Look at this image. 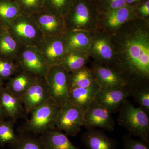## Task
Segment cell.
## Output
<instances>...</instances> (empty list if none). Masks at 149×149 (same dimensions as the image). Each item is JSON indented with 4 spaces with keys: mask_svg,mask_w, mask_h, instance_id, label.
Returning a JSON list of instances; mask_svg holds the SVG:
<instances>
[{
    "mask_svg": "<svg viewBox=\"0 0 149 149\" xmlns=\"http://www.w3.org/2000/svg\"><path fill=\"white\" fill-rule=\"evenodd\" d=\"M114 59L111 67L129 91L149 85V19L129 21L110 35Z\"/></svg>",
    "mask_w": 149,
    "mask_h": 149,
    "instance_id": "cell-1",
    "label": "cell"
},
{
    "mask_svg": "<svg viewBox=\"0 0 149 149\" xmlns=\"http://www.w3.org/2000/svg\"><path fill=\"white\" fill-rule=\"evenodd\" d=\"M100 15L94 1L75 0L63 18L66 31L98 30Z\"/></svg>",
    "mask_w": 149,
    "mask_h": 149,
    "instance_id": "cell-2",
    "label": "cell"
},
{
    "mask_svg": "<svg viewBox=\"0 0 149 149\" xmlns=\"http://www.w3.org/2000/svg\"><path fill=\"white\" fill-rule=\"evenodd\" d=\"M118 111L119 125L128 130L130 136L139 137L149 144V115L140 107H134L128 100L122 104Z\"/></svg>",
    "mask_w": 149,
    "mask_h": 149,
    "instance_id": "cell-3",
    "label": "cell"
},
{
    "mask_svg": "<svg viewBox=\"0 0 149 149\" xmlns=\"http://www.w3.org/2000/svg\"><path fill=\"white\" fill-rule=\"evenodd\" d=\"M60 105L52 98L33 110L29 119L23 126L20 133L42 135L56 129Z\"/></svg>",
    "mask_w": 149,
    "mask_h": 149,
    "instance_id": "cell-4",
    "label": "cell"
},
{
    "mask_svg": "<svg viewBox=\"0 0 149 149\" xmlns=\"http://www.w3.org/2000/svg\"><path fill=\"white\" fill-rule=\"evenodd\" d=\"M3 26L22 46L38 47L44 38L31 15L22 13Z\"/></svg>",
    "mask_w": 149,
    "mask_h": 149,
    "instance_id": "cell-5",
    "label": "cell"
},
{
    "mask_svg": "<svg viewBox=\"0 0 149 149\" xmlns=\"http://www.w3.org/2000/svg\"><path fill=\"white\" fill-rule=\"evenodd\" d=\"M84 113L85 111L81 108L67 100L60 107L56 129L64 131L68 136H77L83 126Z\"/></svg>",
    "mask_w": 149,
    "mask_h": 149,
    "instance_id": "cell-6",
    "label": "cell"
},
{
    "mask_svg": "<svg viewBox=\"0 0 149 149\" xmlns=\"http://www.w3.org/2000/svg\"><path fill=\"white\" fill-rule=\"evenodd\" d=\"M45 77L51 98L61 106L68 100L70 72L60 65L49 66Z\"/></svg>",
    "mask_w": 149,
    "mask_h": 149,
    "instance_id": "cell-7",
    "label": "cell"
},
{
    "mask_svg": "<svg viewBox=\"0 0 149 149\" xmlns=\"http://www.w3.org/2000/svg\"><path fill=\"white\" fill-rule=\"evenodd\" d=\"M92 40L88 52L93 61L111 67L114 59V52L110 35L100 30L91 32Z\"/></svg>",
    "mask_w": 149,
    "mask_h": 149,
    "instance_id": "cell-8",
    "label": "cell"
},
{
    "mask_svg": "<svg viewBox=\"0 0 149 149\" xmlns=\"http://www.w3.org/2000/svg\"><path fill=\"white\" fill-rule=\"evenodd\" d=\"M139 18L135 7L126 5L121 8L100 14L98 29L111 35L129 21Z\"/></svg>",
    "mask_w": 149,
    "mask_h": 149,
    "instance_id": "cell-9",
    "label": "cell"
},
{
    "mask_svg": "<svg viewBox=\"0 0 149 149\" xmlns=\"http://www.w3.org/2000/svg\"><path fill=\"white\" fill-rule=\"evenodd\" d=\"M22 70L45 77L49 66L37 47L22 46L16 58Z\"/></svg>",
    "mask_w": 149,
    "mask_h": 149,
    "instance_id": "cell-10",
    "label": "cell"
},
{
    "mask_svg": "<svg viewBox=\"0 0 149 149\" xmlns=\"http://www.w3.org/2000/svg\"><path fill=\"white\" fill-rule=\"evenodd\" d=\"M20 97L26 113H30L33 110L50 99L45 77L35 76L32 83Z\"/></svg>",
    "mask_w": 149,
    "mask_h": 149,
    "instance_id": "cell-11",
    "label": "cell"
},
{
    "mask_svg": "<svg viewBox=\"0 0 149 149\" xmlns=\"http://www.w3.org/2000/svg\"><path fill=\"white\" fill-rule=\"evenodd\" d=\"M83 126L88 129L99 128L111 132L114 130L115 122L111 113L94 101L85 111Z\"/></svg>",
    "mask_w": 149,
    "mask_h": 149,
    "instance_id": "cell-12",
    "label": "cell"
},
{
    "mask_svg": "<svg viewBox=\"0 0 149 149\" xmlns=\"http://www.w3.org/2000/svg\"><path fill=\"white\" fill-rule=\"evenodd\" d=\"M130 96V91L127 87L100 88L95 102L112 114L118 111L122 104Z\"/></svg>",
    "mask_w": 149,
    "mask_h": 149,
    "instance_id": "cell-13",
    "label": "cell"
},
{
    "mask_svg": "<svg viewBox=\"0 0 149 149\" xmlns=\"http://www.w3.org/2000/svg\"><path fill=\"white\" fill-rule=\"evenodd\" d=\"M38 48L49 66L59 65L66 53L64 35L44 37Z\"/></svg>",
    "mask_w": 149,
    "mask_h": 149,
    "instance_id": "cell-14",
    "label": "cell"
},
{
    "mask_svg": "<svg viewBox=\"0 0 149 149\" xmlns=\"http://www.w3.org/2000/svg\"><path fill=\"white\" fill-rule=\"evenodd\" d=\"M31 15L44 37L63 36L65 34L63 19L43 9Z\"/></svg>",
    "mask_w": 149,
    "mask_h": 149,
    "instance_id": "cell-15",
    "label": "cell"
},
{
    "mask_svg": "<svg viewBox=\"0 0 149 149\" xmlns=\"http://www.w3.org/2000/svg\"><path fill=\"white\" fill-rule=\"evenodd\" d=\"M91 68L101 89L127 87L121 75L112 68L93 61Z\"/></svg>",
    "mask_w": 149,
    "mask_h": 149,
    "instance_id": "cell-16",
    "label": "cell"
},
{
    "mask_svg": "<svg viewBox=\"0 0 149 149\" xmlns=\"http://www.w3.org/2000/svg\"><path fill=\"white\" fill-rule=\"evenodd\" d=\"M0 102L7 116L14 121L24 116L25 113L20 97L6 87L0 88Z\"/></svg>",
    "mask_w": 149,
    "mask_h": 149,
    "instance_id": "cell-17",
    "label": "cell"
},
{
    "mask_svg": "<svg viewBox=\"0 0 149 149\" xmlns=\"http://www.w3.org/2000/svg\"><path fill=\"white\" fill-rule=\"evenodd\" d=\"M83 145L89 149H117L118 142L110 139L103 131L88 129L81 136Z\"/></svg>",
    "mask_w": 149,
    "mask_h": 149,
    "instance_id": "cell-18",
    "label": "cell"
},
{
    "mask_svg": "<svg viewBox=\"0 0 149 149\" xmlns=\"http://www.w3.org/2000/svg\"><path fill=\"white\" fill-rule=\"evenodd\" d=\"M100 89L95 81L89 87L70 90L68 100L84 111L95 101L97 93Z\"/></svg>",
    "mask_w": 149,
    "mask_h": 149,
    "instance_id": "cell-19",
    "label": "cell"
},
{
    "mask_svg": "<svg viewBox=\"0 0 149 149\" xmlns=\"http://www.w3.org/2000/svg\"><path fill=\"white\" fill-rule=\"evenodd\" d=\"M39 139L43 149H80L72 143L66 134L56 129L46 131Z\"/></svg>",
    "mask_w": 149,
    "mask_h": 149,
    "instance_id": "cell-20",
    "label": "cell"
},
{
    "mask_svg": "<svg viewBox=\"0 0 149 149\" xmlns=\"http://www.w3.org/2000/svg\"><path fill=\"white\" fill-rule=\"evenodd\" d=\"M64 35L66 52L76 51L88 53L92 40L91 32L82 30L66 31Z\"/></svg>",
    "mask_w": 149,
    "mask_h": 149,
    "instance_id": "cell-21",
    "label": "cell"
},
{
    "mask_svg": "<svg viewBox=\"0 0 149 149\" xmlns=\"http://www.w3.org/2000/svg\"><path fill=\"white\" fill-rule=\"evenodd\" d=\"M22 47L4 27L0 32V58L16 59Z\"/></svg>",
    "mask_w": 149,
    "mask_h": 149,
    "instance_id": "cell-22",
    "label": "cell"
},
{
    "mask_svg": "<svg viewBox=\"0 0 149 149\" xmlns=\"http://www.w3.org/2000/svg\"><path fill=\"white\" fill-rule=\"evenodd\" d=\"M36 76L21 69L9 79L6 87L15 95L20 97L29 87Z\"/></svg>",
    "mask_w": 149,
    "mask_h": 149,
    "instance_id": "cell-23",
    "label": "cell"
},
{
    "mask_svg": "<svg viewBox=\"0 0 149 149\" xmlns=\"http://www.w3.org/2000/svg\"><path fill=\"white\" fill-rule=\"evenodd\" d=\"M89 59L87 53L70 51L67 52L59 65L70 73L86 66Z\"/></svg>",
    "mask_w": 149,
    "mask_h": 149,
    "instance_id": "cell-24",
    "label": "cell"
},
{
    "mask_svg": "<svg viewBox=\"0 0 149 149\" xmlns=\"http://www.w3.org/2000/svg\"><path fill=\"white\" fill-rule=\"evenodd\" d=\"M95 81L91 68L85 66L70 73V90L89 87Z\"/></svg>",
    "mask_w": 149,
    "mask_h": 149,
    "instance_id": "cell-25",
    "label": "cell"
},
{
    "mask_svg": "<svg viewBox=\"0 0 149 149\" xmlns=\"http://www.w3.org/2000/svg\"><path fill=\"white\" fill-rule=\"evenodd\" d=\"M22 13L17 3L13 0H0V24L2 26Z\"/></svg>",
    "mask_w": 149,
    "mask_h": 149,
    "instance_id": "cell-26",
    "label": "cell"
},
{
    "mask_svg": "<svg viewBox=\"0 0 149 149\" xmlns=\"http://www.w3.org/2000/svg\"><path fill=\"white\" fill-rule=\"evenodd\" d=\"M75 0H44L43 9L63 19Z\"/></svg>",
    "mask_w": 149,
    "mask_h": 149,
    "instance_id": "cell-27",
    "label": "cell"
},
{
    "mask_svg": "<svg viewBox=\"0 0 149 149\" xmlns=\"http://www.w3.org/2000/svg\"><path fill=\"white\" fill-rule=\"evenodd\" d=\"M10 146L11 149H43L39 138L27 133H20L16 141Z\"/></svg>",
    "mask_w": 149,
    "mask_h": 149,
    "instance_id": "cell-28",
    "label": "cell"
},
{
    "mask_svg": "<svg viewBox=\"0 0 149 149\" xmlns=\"http://www.w3.org/2000/svg\"><path fill=\"white\" fill-rule=\"evenodd\" d=\"M15 121L10 120L0 121V146L13 143L16 141L18 135L15 133L14 128Z\"/></svg>",
    "mask_w": 149,
    "mask_h": 149,
    "instance_id": "cell-29",
    "label": "cell"
},
{
    "mask_svg": "<svg viewBox=\"0 0 149 149\" xmlns=\"http://www.w3.org/2000/svg\"><path fill=\"white\" fill-rule=\"evenodd\" d=\"M21 70L17 59L9 60L0 58V79L3 81L8 80Z\"/></svg>",
    "mask_w": 149,
    "mask_h": 149,
    "instance_id": "cell-30",
    "label": "cell"
},
{
    "mask_svg": "<svg viewBox=\"0 0 149 149\" xmlns=\"http://www.w3.org/2000/svg\"><path fill=\"white\" fill-rule=\"evenodd\" d=\"M130 96L139 104V107L149 114V85L136 88L130 91Z\"/></svg>",
    "mask_w": 149,
    "mask_h": 149,
    "instance_id": "cell-31",
    "label": "cell"
},
{
    "mask_svg": "<svg viewBox=\"0 0 149 149\" xmlns=\"http://www.w3.org/2000/svg\"><path fill=\"white\" fill-rule=\"evenodd\" d=\"M22 13L32 15L43 10L44 0H14Z\"/></svg>",
    "mask_w": 149,
    "mask_h": 149,
    "instance_id": "cell-32",
    "label": "cell"
},
{
    "mask_svg": "<svg viewBox=\"0 0 149 149\" xmlns=\"http://www.w3.org/2000/svg\"><path fill=\"white\" fill-rule=\"evenodd\" d=\"M95 2L100 14L115 10L127 5L125 0H98Z\"/></svg>",
    "mask_w": 149,
    "mask_h": 149,
    "instance_id": "cell-33",
    "label": "cell"
},
{
    "mask_svg": "<svg viewBox=\"0 0 149 149\" xmlns=\"http://www.w3.org/2000/svg\"><path fill=\"white\" fill-rule=\"evenodd\" d=\"M124 149H149L148 144L142 140H134L130 135H125L123 138Z\"/></svg>",
    "mask_w": 149,
    "mask_h": 149,
    "instance_id": "cell-34",
    "label": "cell"
},
{
    "mask_svg": "<svg viewBox=\"0 0 149 149\" xmlns=\"http://www.w3.org/2000/svg\"><path fill=\"white\" fill-rule=\"evenodd\" d=\"M135 7V11L140 18L149 19V0Z\"/></svg>",
    "mask_w": 149,
    "mask_h": 149,
    "instance_id": "cell-35",
    "label": "cell"
},
{
    "mask_svg": "<svg viewBox=\"0 0 149 149\" xmlns=\"http://www.w3.org/2000/svg\"><path fill=\"white\" fill-rule=\"evenodd\" d=\"M146 0H125L127 5L131 6H136L144 2Z\"/></svg>",
    "mask_w": 149,
    "mask_h": 149,
    "instance_id": "cell-36",
    "label": "cell"
},
{
    "mask_svg": "<svg viewBox=\"0 0 149 149\" xmlns=\"http://www.w3.org/2000/svg\"><path fill=\"white\" fill-rule=\"evenodd\" d=\"M6 116L5 113L3 109L1 102H0V121L4 119L5 116Z\"/></svg>",
    "mask_w": 149,
    "mask_h": 149,
    "instance_id": "cell-37",
    "label": "cell"
},
{
    "mask_svg": "<svg viewBox=\"0 0 149 149\" xmlns=\"http://www.w3.org/2000/svg\"><path fill=\"white\" fill-rule=\"evenodd\" d=\"M3 81L0 79V88H1L3 86Z\"/></svg>",
    "mask_w": 149,
    "mask_h": 149,
    "instance_id": "cell-38",
    "label": "cell"
},
{
    "mask_svg": "<svg viewBox=\"0 0 149 149\" xmlns=\"http://www.w3.org/2000/svg\"><path fill=\"white\" fill-rule=\"evenodd\" d=\"M4 29L3 26L1 24H0V32Z\"/></svg>",
    "mask_w": 149,
    "mask_h": 149,
    "instance_id": "cell-39",
    "label": "cell"
},
{
    "mask_svg": "<svg viewBox=\"0 0 149 149\" xmlns=\"http://www.w3.org/2000/svg\"><path fill=\"white\" fill-rule=\"evenodd\" d=\"M91 1H98V0H91Z\"/></svg>",
    "mask_w": 149,
    "mask_h": 149,
    "instance_id": "cell-40",
    "label": "cell"
},
{
    "mask_svg": "<svg viewBox=\"0 0 149 149\" xmlns=\"http://www.w3.org/2000/svg\"><path fill=\"white\" fill-rule=\"evenodd\" d=\"M13 1H14V0H13Z\"/></svg>",
    "mask_w": 149,
    "mask_h": 149,
    "instance_id": "cell-41",
    "label": "cell"
}]
</instances>
